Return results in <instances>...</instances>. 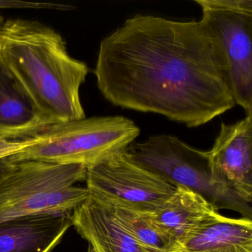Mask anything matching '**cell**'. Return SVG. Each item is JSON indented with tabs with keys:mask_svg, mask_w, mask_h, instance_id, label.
<instances>
[{
	"mask_svg": "<svg viewBox=\"0 0 252 252\" xmlns=\"http://www.w3.org/2000/svg\"><path fill=\"white\" fill-rule=\"evenodd\" d=\"M94 73L113 105L188 127L236 106L220 51L200 21L136 14L101 41Z\"/></svg>",
	"mask_w": 252,
	"mask_h": 252,
	"instance_id": "cell-1",
	"label": "cell"
},
{
	"mask_svg": "<svg viewBox=\"0 0 252 252\" xmlns=\"http://www.w3.org/2000/svg\"><path fill=\"white\" fill-rule=\"evenodd\" d=\"M0 60L54 124L84 119L80 88L88 65L69 54L49 26L14 19L0 28Z\"/></svg>",
	"mask_w": 252,
	"mask_h": 252,
	"instance_id": "cell-2",
	"label": "cell"
},
{
	"mask_svg": "<svg viewBox=\"0 0 252 252\" xmlns=\"http://www.w3.org/2000/svg\"><path fill=\"white\" fill-rule=\"evenodd\" d=\"M140 133L139 127L124 116L85 117L51 125L8 158L14 163L36 160L88 166L126 150Z\"/></svg>",
	"mask_w": 252,
	"mask_h": 252,
	"instance_id": "cell-3",
	"label": "cell"
},
{
	"mask_svg": "<svg viewBox=\"0 0 252 252\" xmlns=\"http://www.w3.org/2000/svg\"><path fill=\"white\" fill-rule=\"evenodd\" d=\"M87 166L27 160L0 181V222L20 217L71 213L89 196L76 184L86 180Z\"/></svg>",
	"mask_w": 252,
	"mask_h": 252,
	"instance_id": "cell-4",
	"label": "cell"
},
{
	"mask_svg": "<svg viewBox=\"0 0 252 252\" xmlns=\"http://www.w3.org/2000/svg\"><path fill=\"white\" fill-rule=\"evenodd\" d=\"M126 151L137 163L175 187L195 191L218 211L228 209L252 219V204L243 201L215 179L209 151L197 150L168 135L134 141Z\"/></svg>",
	"mask_w": 252,
	"mask_h": 252,
	"instance_id": "cell-5",
	"label": "cell"
},
{
	"mask_svg": "<svg viewBox=\"0 0 252 252\" xmlns=\"http://www.w3.org/2000/svg\"><path fill=\"white\" fill-rule=\"evenodd\" d=\"M215 39L236 105L252 116V0H195Z\"/></svg>",
	"mask_w": 252,
	"mask_h": 252,
	"instance_id": "cell-6",
	"label": "cell"
},
{
	"mask_svg": "<svg viewBox=\"0 0 252 252\" xmlns=\"http://www.w3.org/2000/svg\"><path fill=\"white\" fill-rule=\"evenodd\" d=\"M90 194L144 213L164 204L177 187L137 163L126 150L87 166Z\"/></svg>",
	"mask_w": 252,
	"mask_h": 252,
	"instance_id": "cell-7",
	"label": "cell"
},
{
	"mask_svg": "<svg viewBox=\"0 0 252 252\" xmlns=\"http://www.w3.org/2000/svg\"><path fill=\"white\" fill-rule=\"evenodd\" d=\"M209 154L215 179L252 204V116L231 125L221 124Z\"/></svg>",
	"mask_w": 252,
	"mask_h": 252,
	"instance_id": "cell-8",
	"label": "cell"
},
{
	"mask_svg": "<svg viewBox=\"0 0 252 252\" xmlns=\"http://www.w3.org/2000/svg\"><path fill=\"white\" fill-rule=\"evenodd\" d=\"M140 213L166 240L170 251L197 228L222 216L203 196L181 187H177L172 197L160 207Z\"/></svg>",
	"mask_w": 252,
	"mask_h": 252,
	"instance_id": "cell-9",
	"label": "cell"
},
{
	"mask_svg": "<svg viewBox=\"0 0 252 252\" xmlns=\"http://www.w3.org/2000/svg\"><path fill=\"white\" fill-rule=\"evenodd\" d=\"M54 124L0 60V139H32Z\"/></svg>",
	"mask_w": 252,
	"mask_h": 252,
	"instance_id": "cell-10",
	"label": "cell"
},
{
	"mask_svg": "<svg viewBox=\"0 0 252 252\" xmlns=\"http://www.w3.org/2000/svg\"><path fill=\"white\" fill-rule=\"evenodd\" d=\"M71 213L20 217L0 222V252H50L73 225Z\"/></svg>",
	"mask_w": 252,
	"mask_h": 252,
	"instance_id": "cell-11",
	"label": "cell"
},
{
	"mask_svg": "<svg viewBox=\"0 0 252 252\" xmlns=\"http://www.w3.org/2000/svg\"><path fill=\"white\" fill-rule=\"evenodd\" d=\"M73 225L95 252H150L139 244L110 211L90 194L73 210Z\"/></svg>",
	"mask_w": 252,
	"mask_h": 252,
	"instance_id": "cell-12",
	"label": "cell"
},
{
	"mask_svg": "<svg viewBox=\"0 0 252 252\" xmlns=\"http://www.w3.org/2000/svg\"><path fill=\"white\" fill-rule=\"evenodd\" d=\"M170 252H252V220L222 215L197 228Z\"/></svg>",
	"mask_w": 252,
	"mask_h": 252,
	"instance_id": "cell-13",
	"label": "cell"
},
{
	"mask_svg": "<svg viewBox=\"0 0 252 252\" xmlns=\"http://www.w3.org/2000/svg\"><path fill=\"white\" fill-rule=\"evenodd\" d=\"M97 200L110 211L119 223L147 250L169 252L170 246L166 240L140 212L121 203Z\"/></svg>",
	"mask_w": 252,
	"mask_h": 252,
	"instance_id": "cell-14",
	"label": "cell"
},
{
	"mask_svg": "<svg viewBox=\"0 0 252 252\" xmlns=\"http://www.w3.org/2000/svg\"><path fill=\"white\" fill-rule=\"evenodd\" d=\"M32 139L26 141H5L0 139V159L10 157L29 147L32 144Z\"/></svg>",
	"mask_w": 252,
	"mask_h": 252,
	"instance_id": "cell-15",
	"label": "cell"
},
{
	"mask_svg": "<svg viewBox=\"0 0 252 252\" xmlns=\"http://www.w3.org/2000/svg\"><path fill=\"white\" fill-rule=\"evenodd\" d=\"M16 163H12L8 158L0 159V181H2L8 174L12 172Z\"/></svg>",
	"mask_w": 252,
	"mask_h": 252,
	"instance_id": "cell-16",
	"label": "cell"
},
{
	"mask_svg": "<svg viewBox=\"0 0 252 252\" xmlns=\"http://www.w3.org/2000/svg\"><path fill=\"white\" fill-rule=\"evenodd\" d=\"M4 23H5V20H4L3 17L0 15V28L4 24Z\"/></svg>",
	"mask_w": 252,
	"mask_h": 252,
	"instance_id": "cell-17",
	"label": "cell"
},
{
	"mask_svg": "<svg viewBox=\"0 0 252 252\" xmlns=\"http://www.w3.org/2000/svg\"><path fill=\"white\" fill-rule=\"evenodd\" d=\"M88 252H95V250H94V249H93L92 246H90V245H89V247H88Z\"/></svg>",
	"mask_w": 252,
	"mask_h": 252,
	"instance_id": "cell-18",
	"label": "cell"
}]
</instances>
